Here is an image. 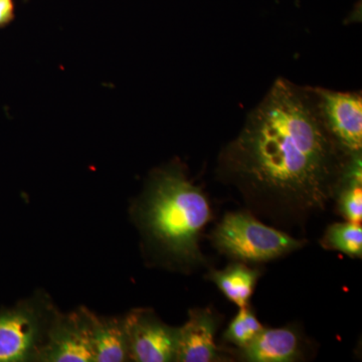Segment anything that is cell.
I'll list each match as a JSON object with an SVG mask.
<instances>
[{"mask_svg": "<svg viewBox=\"0 0 362 362\" xmlns=\"http://www.w3.org/2000/svg\"><path fill=\"white\" fill-rule=\"evenodd\" d=\"M90 314V311L82 309L52 317L37 361L94 362Z\"/></svg>", "mask_w": 362, "mask_h": 362, "instance_id": "8992f818", "label": "cell"}, {"mask_svg": "<svg viewBox=\"0 0 362 362\" xmlns=\"http://www.w3.org/2000/svg\"><path fill=\"white\" fill-rule=\"evenodd\" d=\"M213 247L233 261L263 264L299 251L306 240L266 225L249 211H230L209 235Z\"/></svg>", "mask_w": 362, "mask_h": 362, "instance_id": "3957f363", "label": "cell"}, {"mask_svg": "<svg viewBox=\"0 0 362 362\" xmlns=\"http://www.w3.org/2000/svg\"><path fill=\"white\" fill-rule=\"evenodd\" d=\"M263 329V324L259 322L249 305L240 308L237 315L233 317L232 322L223 333V339L238 349H242L249 345Z\"/></svg>", "mask_w": 362, "mask_h": 362, "instance_id": "4fadbf2b", "label": "cell"}, {"mask_svg": "<svg viewBox=\"0 0 362 362\" xmlns=\"http://www.w3.org/2000/svg\"><path fill=\"white\" fill-rule=\"evenodd\" d=\"M23 1H25H25H28V0H23Z\"/></svg>", "mask_w": 362, "mask_h": 362, "instance_id": "9a60e30c", "label": "cell"}, {"mask_svg": "<svg viewBox=\"0 0 362 362\" xmlns=\"http://www.w3.org/2000/svg\"><path fill=\"white\" fill-rule=\"evenodd\" d=\"M132 216L154 265L187 275L211 269L201 239L213 211L206 192L189 180L182 162L173 160L150 173L133 204Z\"/></svg>", "mask_w": 362, "mask_h": 362, "instance_id": "7a4b0ae2", "label": "cell"}, {"mask_svg": "<svg viewBox=\"0 0 362 362\" xmlns=\"http://www.w3.org/2000/svg\"><path fill=\"white\" fill-rule=\"evenodd\" d=\"M52 317L44 301L35 300L0 312V362L37 361Z\"/></svg>", "mask_w": 362, "mask_h": 362, "instance_id": "277c9868", "label": "cell"}, {"mask_svg": "<svg viewBox=\"0 0 362 362\" xmlns=\"http://www.w3.org/2000/svg\"><path fill=\"white\" fill-rule=\"evenodd\" d=\"M306 342L295 326L265 328L244 349L240 358L249 362H295L304 358Z\"/></svg>", "mask_w": 362, "mask_h": 362, "instance_id": "9c48e42d", "label": "cell"}, {"mask_svg": "<svg viewBox=\"0 0 362 362\" xmlns=\"http://www.w3.org/2000/svg\"><path fill=\"white\" fill-rule=\"evenodd\" d=\"M90 320L94 362L130 361L124 318H102L90 312Z\"/></svg>", "mask_w": 362, "mask_h": 362, "instance_id": "30bf717a", "label": "cell"}, {"mask_svg": "<svg viewBox=\"0 0 362 362\" xmlns=\"http://www.w3.org/2000/svg\"><path fill=\"white\" fill-rule=\"evenodd\" d=\"M359 156L328 130L316 88L279 78L221 150L216 176L257 218L303 228L334 201Z\"/></svg>", "mask_w": 362, "mask_h": 362, "instance_id": "6da1fadb", "label": "cell"}, {"mask_svg": "<svg viewBox=\"0 0 362 362\" xmlns=\"http://www.w3.org/2000/svg\"><path fill=\"white\" fill-rule=\"evenodd\" d=\"M16 18L14 0H0V28H6Z\"/></svg>", "mask_w": 362, "mask_h": 362, "instance_id": "5bb4252c", "label": "cell"}, {"mask_svg": "<svg viewBox=\"0 0 362 362\" xmlns=\"http://www.w3.org/2000/svg\"><path fill=\"white\" fill-rule=\"evenodd\" d=\"M261 275L259 269L233 261L221 270L209 269L206 278L218 288L228 301L243 308L249 306Z\"/></svg>", "mask_w": 362, "mask_h": 362, "instance_id": "8fae6325", "label": "cell"}, {"mask_svg": "<svg viewBox=\"0 0 362 362\" xmlns=\"http://www.w3.org/2000/svg\"><path fill=\"white\" fill-rule=\"evenodd\" d=\"M130 361H175L178 327L168 325L151 309H135L124 317Z\"/></svg>", "mask_w": 362, "mask_h": 362, "instance_id": "5b68a950", "label": "cell"}, {"mask_svg": "<svg viewBox=\"0 0 362 362\" xmlns=\"http://www.w3.org/2000/svg\"><path fill=\"white\" fill-rule=\"evenodd\" d=\"M323 249L339 252L350 258L361 259L362 228L361 223H335L328 226L320 240Z\"/></svg>", "mask_w": 362, "mask_h": 362, "instance_id": "7c38bea8", "label": "cell"}, {"mask_svg": "<svg viewBox=\"0 0 362 362\" xmlns=\"http://www.w3.org/2000/svg\"><path fill=\"white\" fill-rule=\"evenodd\" d=\"M328 130L350 156L362 154L361 92H338L316 88Z\"/></svg>", "mask_w": 362, "mask_h": 362, "instance_id": "52a82bcc", "label": "cell"}, {"mask_svg": "<svg viewBox=\"0 0 362 362\" xmlns=\"http://www.w3.org/2000/svg\"><path fill=\"white\" fill-rule=\"evenodd\" d=\"M221 319L211 308L188 311L187 322L178 327L175 361L218 362L228 361L226 350L218 346L216 334Z\"/></svg>", "mask_w": 362, "mask_h": 362, "instance_id": "ba28073f", "label": "cell"}]
</instances>
